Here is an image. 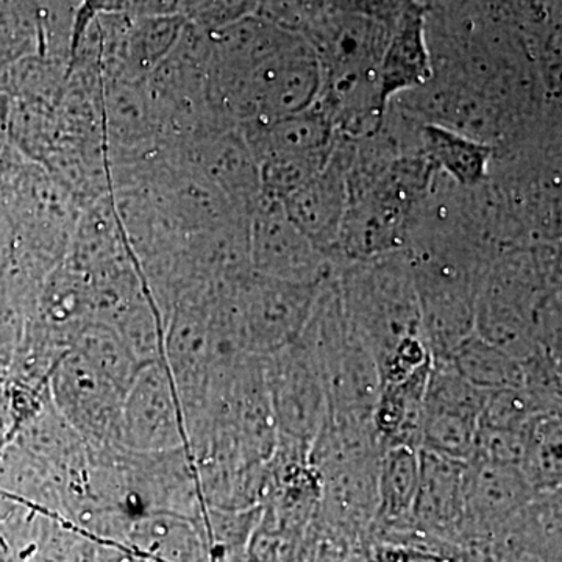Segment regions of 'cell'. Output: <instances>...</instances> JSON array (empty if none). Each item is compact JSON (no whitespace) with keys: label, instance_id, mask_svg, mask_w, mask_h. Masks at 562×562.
I'll use <instances>...</instances> for the list:
<instances>
[{"label":"cell","instance_id":"obj_1","mask_svg":"<svg viewBox=\"0 0 562 562\" xmlns=\"http://www.w3.org/2000/svg\"><path fill=\"white\" fill-rule=\"evenodd\" d=\"M335 279L347 324L379 369L401 344L422 339L408 250L346 262L336 268Z\"/></svg>","mask_w":562,"mask_h":562},{"label":"cell","instance_id":"obj_2","mask_svg":"<svg viewBox=\"0 0 562 562\" xmlns=\"http://www.w3.org/2000/svg\"><path fill=\"white\" fill-rule=\"evenodd\" d=\"M321 91L316 52L305 36L297 35L232 88L225 99V114L238 127L280 120L313 109Z\"/></svg>","mask_w":562,"mask_h":562},{"label":"cell","instance_id":"obj_3","mask_svg":"<svg viewBox=\"0 0 562 562\" xmlns=\"http://www.w3.org/2000/svg\"><path fill=\"white\" fill-rule=\"evenodd\" d=\"M49 401L87 447H122L125 392L74 349L54 366L47 382Z\"/></svg>","mask_w":562,"mask_h":562},{"label":"cell","instance_id":"obj_4","mask_svg":"<svg viewBox=\"0 0 562 562\" xmlns=\"http://www.w3.org/2000/svg\"><path fill=\"white\" fill-rule=\"evenodd\" d=\"M324 283H290L255 273L239 281L235 305L244 353L269 357L297 341Z\"/></svg>","mask_w":562,"mask_h":562},{"label":"cell","instance_id":"obj_5","mask_svg":"<svg viewBox=\"0 0 562 562\" xmlns=\"http://www.w3.org/2000/svg\"><path fill=\"white\" fill-rule=\"evenodd\" d=\"M261 358L279 442L310 453L328 412L319 368L299 341Z\"/></svg>","mask_w":562,"mask_h":562},{"label":"cell","instance_id":"obj_6","mask_svg":"<svg viewBox=\"0 0 562 562\" xmlns=\"http://www.w3.org/2000/svg\"><path fill=\"white\" fill-rule=\"evenodd\" d=\"M486 395L462 379L449 360H431L419 450L453 461L471 460Z\"/></svg>","mask_w":562,"mask_h":562},{"label":"cell","instance_id":"obj_7","mask_svg":"<svg viewBox=\"0 0 562 562\" xmlns=\"http://www.w3.org/2000/svg\"><path fill=\"white\" fill-rule=\"evenodd\" d=\"M251 273L299 284H321L336 266L288 216L281 199L262 194L249 214Z\"/></svg>","mask_w":562,"mask_h":562},{"label":"cell","instance_id":"obj_8","mask_svg":"<svg viewBox=\"0 0 562 562\" xmlns=\"http://www.w3.org/2000/svg\"><path fill=\"white\" fill-rule=\"evenodd\" d=\"M303 36L319 60L322 90L380 80V63L390 36L386 22L328 9Z\"/></svg>","mask_w":562,"mask_h":562},{"label":"cell","instance_id":"obj_9","mask_svg":"<svg viewBox=\"0 0 562 562\" xmlns=\"http://www.w3.org/2000/svg\"><path fill=\"white\" fill-rule=\"evenodd\" d=\"M535 495L517 465L471 458L462 476V549L487 550Z\"/></svg>","mask_w":562,"mask_h":562},{"label":"cell","instance_id":"obj_10","mask_svg":"<svg viewBox=\"0 0 562 562\" xmlns=\"http://www.w3.org/2000/svg\"><path fill=\"white\" fill-rule=\"evenodd\" d=\"M122 447L138 453L187 450L183 412L162 361L140 366L125 392Z\"/></svg>","mask_w":562,"mask_h":562},{"label":"cell","instance_id":"obj_11","mask_svg":"<svg viewBox=\"0 0 562 562\" xmlns=\"http://www.w3.org/2000/svg\"><path fill=\"white\" fill-rule=\"evenodd\" d=\"M350 143V139L338 138L327 165L283 199L291 221L336 268L347 209Z\"/></svg>","mask_w":562,"mask_h":562},{"label":"cell","instance_id":"obj_12","mask_svg":"<svg viewBox=\"0 0 562 562\" xmlns=\"http://www.w3.org/2000/svg\"><path fill=\"white\" fill-rule=\"evenodd\" d=\"M181 166L209 180L241 216L249 217L260 199V172L239 127L209 128L184 140Z\"/></svg>","mask_w":562,"mask_h":562},{"label":"cell","instance_id":"obj_13","mask_svg":"<svg viewBox=\"0 0 562 562\" xmlns=\"http://www.w3.org/2000/svg\"><path fill=\"white\" fill-rule=\"evenodd\" d=\"M464 464L420 450L419 490L408 527L402 531L417 532L464 550L461 543Z\"/></svg>","mask_w":562,"mask_h":562},{"label":"cell","instance_id":"obj_14","mask_svg":"<svg viewBox=\"0 0 562 562\" xmlns=\"http://www.w3.org/2000/svg\"><path fill=\"white\" fill-rule=\"evenodd\" d=\"M257 166L271 160L327 161L338 143L335 128L316 105L268 122L239 125Z\"/></svg>","mask_w":562,"mask_h":562},{"label":"cell","instance_id":"obj_15","mask_svg":"<svg viewBox=\"0 0 562 562\" xmlns=\"http://www.w3.org/2000/svg\"><path fill=\"white\" fill-rule=\"evenodd\" d=\"M431 49L425 32V11L417 0H408L390 24V36L380 63V81L390 102L402 92L424 87L431 80Z\"/></svg>","mask_w":562,"mask_h":562},{"label":"cell","instance_id":"obj_16","mask_svg":"<svg viewBox=\"0 0 562 562\" xmlns=\"http://www.w3.org/2000/svg\"><path fill=\"white\" fill-rule=\"evenodd\" d=\"M125 546L155 562H209L201 522L177 514L147 513L135 517Z\"/></svg>","mask_w":562,"mask_h":562},{"label":"cell","instance_id":"obj_17","mask_svg":"<svg viewBox=\"0 0 562 562\" xmlns=\"http://www.w3.org/2000/svg\"><path fill=\"white\" fill-rule=\"evenodd\" d=\"M420 479V450L413 446L383 449L376 464V509L372 535L408 527ZM371 541V539H369Z\"/></svg>","mask_w":562,"mask_h":562},{"label":"cell","instance_id":"obj_18","mask_svg":"<svg viewBox=\"0 0 562 562\" xmlns=\"http://www.w3.org/2000/svg\"><path fill=\"white\" fill-rule=\"evenodd\" d=\"M430 364L397 382L382 383L372 409V427L380 447L413 446L419 449L422 414Z\"/></svg>","mask_w":562,"mask_h":562},{"label":"cell","instance_id":"obj_19","mask_svg":"<svg viewBox=\"0 0 562 562\" xmlns=\"http://www.w3.org/2000/svg\"><path fill=\"white\" fill-rule=\"evenodd\" d=\"M419 150L436 172L461 188L482 187L494 160L491 144L427 122L420 124Z\"/></svg>","mask_w":562,"mask_h":562},{"label":"cell","instance_id":"obj_20","mask_svg":"<svg viewBox=\"0 0 562 562\" xmlns=\"http://www.w3.org/2000/svg\"><path fill=\"white\" fill-rule=\"evenodd\" d=\"M472 386L492 392L524 387V362L473 331L447 358Z\"/></svg>","mask_w":562,"mask_h":562},{"label":"cell","instance_id":"obj_21","mask_svg":"<svg viewBox=\"0 0 562 562\" xmlns=\"http://www.w3.org/2000/svg\"><path fill=\"white\" fill-rule=\"evenodd\" d=\"M187 20L181 14L132 16L125 41L124 77L147 80L176 47Z\"/></svg>","mask_w":562,"mask_h":562},{"label":"cell","instance_id":"obj_22","mask_svg":"<svg viewBox=\"0 0 562 562\" xmlns=\"http://www.w3.org/2000/svg\"><path fill=\"white\" fill-rule=\"evenodd\" d=\"M519 469L536 494L561 491V412L538 414L530 422Z\"/></svg>","mask_w":562,"mask_h":562},{"label":"cell","instance_id":"obj_23","mask_svg":"<svg viewBox=\"0 0 562 562\" xmlns=\"http://www.w3.org/2000/svg\"><path fill=\"white\" fill-rule=\"evenodd\" d=\"M72 349L124 392L143 366L113 328L98 322L81 328Z\"/></svg>","mask_w":562,"mask_h":562},{"label":"cell","instance_id":"obj_24","mask_svg":"<svg viewBox=\"0 0 562 562\" xmlns=\"http://www.w3.org/2000/svg\"><path fill=\"white\" fill-rule=\"evenodd\" d=\"M254 11L255 0H184L180 14L195 27L214 32Z\"/></svg>","mask_w":562,"mask_h":562},{"label":"cell","instance_id":"obj_25","mask_svg":"<svg viewBox=\"0 0 562 562\" xmlns=\"http://www.w3.org/2000/svg\"><path fill=\"white\" fill-rule=\"evenodd\" d=\"M135 9L136 0H81L70 27L69 58L72 57L85 33L98 18L110 16V14H132L133 16Z\"/></svg>","mask_w":562,"mask_h":562},{"label":"cell","instance_id":"obj_26","mask_svg":"<svg viewBox=\"0 0 562 562\" xmlns=\"http://www.w3.org/2000/svg\"><path fill=\"white\" fill-rule=\"evenodd\" d=\"M184 0H136L133 16H168L180 14Z\"/></svg>","mask_w":562,"mask_h":562},{"label":"cell","instance_id":"obj_27","mask_svg":"<svg viewBox=\"0 0 562 562\" xmlns=\"http://www.w3.org/2000/svg\"><path fill=\"white\" fill-rule=\"evenodd\" d=\"M68 562H99L98 546L92 539L77 535L69 549Z\"/></svg>","mask_w":562,"mask_h":562}]
</instances>
